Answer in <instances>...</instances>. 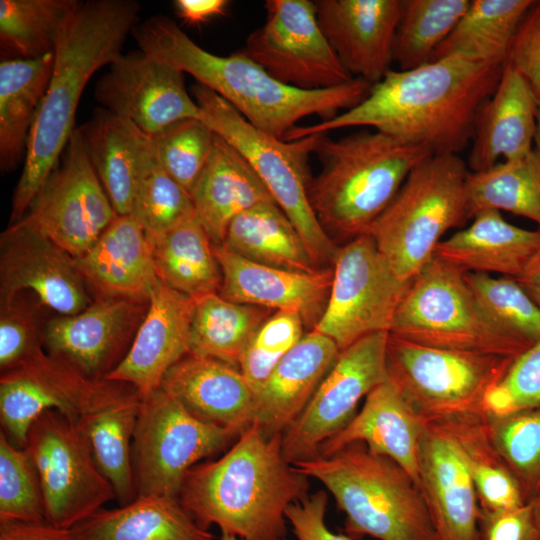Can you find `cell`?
<instances>
[{"label":"cell","instance_id":"obj_1","mask_svg":"<svg viewBox=\"0 0 540 540\" xmlns=\"http://www.w3.org/2000/svg\"><path fill=\"white\" fill-rule=\"evenodd\" d=\"M503 66L446 57L411 70H390L350 110L318 124L296 126L284 137L369 126L433 155H458L470 143L482 105L494 92Z\"/></svg>","mask_w":540,"mask_h":540},{"label":"cell","instance_id":"obj_2","mask_svg":"<svg viewBox=\"0 0 540 540\" xmlns=\"http://www.w3.org/2000/svg\"><path fill=\"white\" fill-rule=\"evenodd\" d=\"M309 478L283 456L282 433L252 423L220 458L187 472L178 500L203 529L241 540L286 538L287 507L309 495Z\"/></svg>","mask_w":540,"mask_h":540},{"label":"cell","instance_id":"obj_3","mask_svg":"<svg viewBox=\"0 0 540 540\" xmlns=\"http://www.w3.org/2000/svg\"><path fill=\"white\" fill-rule=\"evenodd\" d=\"M145 55L193 76L215 92L255 128L279 139L306 117L329 120L339 110H350L370 93L372 84L361 78L323 90H301L285 85L239 50L218 56L196 44L173 20L155 16L132 32Z\"/></svg>","mask_w":540,"mask_h":540},{"label":"cell","instance_id":"obj_4","mask_svg":"<svg viewBox=\"0 0 540 540\" xmlns=\"http://www.w3.org/2000/svg\"><path fill=\"white\" fill-rule=\"evenodd\" d=\"M141 10L134 0L79 3L55 52L51 78L32 124L10 224L23 218L60 160L75 128L81 95L93 74L121 55Z\"/></svg>","mask_w":540,"mask_h":540},{"label":"cell","instance_id":"obj_5","mask_svg":"<svg viewBox=\"0 0 540 540\" xmlns=\"http://www.w3.org/2000/svg\"><path fill=\"white\" fill-rule=\"evenodd\" d=\"M322 169L309 186L324 231L348 241L368 234L409 173L432 152L374 130L338 139L319 134L314 152Z\"/></svg>","mask_w":540,"mask_h":540},{"label":"cell","instance_id":"obj_6","mask_svg":"<svg viewBox=\"0 0 540 540\" xmlns=\"http://www.w3.org/2000/svg\"><path fill=\"white\" fill-rule=\"evenodd\" d=\"M321 482L345 514L344 532L357 540H436L421 490L396 462L363 442L292 464Z\"/></svg>","mask_w":540,"mask_h":540},{"label":"cell","instance_id":"obj_7","mask_svg":"<svg viewBox=\"0 0 540 540\" xmlns=\"http://www.w3.org/2000/svg\"><path fill=\"white\" fill-rule=\"evenodd\" d=\"M467 163L431 155L407 176L368 234L393 273L410 281L433 257L442 236L472 218Z\"/></svg>","mask_w":540,"mask_h":540},{"label":"cell","instance_id":"obj_8","mask_svg":"<svg viewBox=\"0 0 540 540\" xmlns=\"http://www.w3.org/2000/svg\"><path fill=\"white\" fill-rule=\"evenodd\" d=\"M202 119L247 160L276 204L303 239L319 269L331 268L338 250L324 231L309 200V156L319 134L295 140L269 135L251 125L227 101L197 83L191 87Z\"/></svg>","mask_w":540,"mask_h":540},{"label":"cell","instance_id":"obj_9","mask_svg":"<svg viewBox=\"0 0 540 540\" xmlns=\"http://www.w3.org/2000/svg\"><path fill=\"white\" fill-rule=\"evenodd\" d=\"M389 333L425 346L511 358L530 347L499 327L464 273L436 255L411 280Z\"/></svg>","mask_w":540,"mask_h":540},{"label":"cell","instance_id":"obj_10","mask_svg":"<svg viewBox=\"0 0 540 540\" xmlns=\"http://www.w3.org/2000/svg\"><path fill=\"white\" fill-rule=\"evenodd\" d=\"M514 358L440 349L389 333L386 374L429 423L485 412V399Z\"/></svg>","mask_w":540,"mask_h":540},{"label":"cell","instance_id":"obj_11","mask_svg":"<svg viewBox=\"0 0 540 540\" xmlns=\"http://www.w3.org/2000/svg\"><path fill=\"white\" fill-rule=\"evenodd\" d=\"M240 434L196 418L162 388L142 396L132 441L137 496L178 499L189 469Z\"/></svg>","mask_w":540,"mask_h":540},{"label":"cell","instance_id":"obj_12","mask_svg":"<svg viewBox=\"0 0 540 540\" xmlns=\"http://www.w3.org/2000/svg\"><path fill=\"white\" fill-rule=\"evenodd\" d=\"M137 393L123 382L90 378L39 346L1 374L2 430L14 445L24 448L32 423L47 410L78 422Z\"/></svg>","mask_w":540,"mask_h":540},{"label":"cell","instance_id":"obj_13","mask_svg":"<svg viewBox=\"0 0 540 540\" xmlns=\"http://www.w3.org/2000/svg\"><path fill=\"white\" fill-rule=\"evenodd\" d=\"M24 449L40 480L48 522L71 529L116 499L78 422L47 410L32 423Z\"/></svg>","mask_w":540,"mask_h":540},{"label":"cell","instance_id":"obj_14","mask_svg":"<svg viewBox=\"0 0 540 540\" xmlns=\"http://www.w3.org/2000/svg\"><path fill=\"white\" fill-rule=\"evenodd\" d=\"M325 311L314 327L340 350L376 332H389L410 281L400 280L369 234L338 247Z\"/></svg>","mask_w":540,"mask_h":540},{"label":"cell","instance_id":"obj_15","mask_svg":"<svg viewBox=\"0 0 540 540\" xmlns=\"http://www.w3.org/2000/svg\"><path fill=\"white\" fill-rule=\"evenodd\" d=\"M264 24L239 51L279 82L301 90H323L351 82L318 23L314 1L267 0Z\"/></svg>","mask_w":540,"mask_h":540},{"label":"cell","instance_id":"obj_16","mask_svg":"<svg viewBox=\"0 0 540 540\" xmlns=\"http://www.w3.org/2000/svg\"><path fill=\"white\" fill-rule=\"evenodd\" d=\"M61 156L21 221L76 259L95 244L117 213L91 164L79 128Z\"/></svg>","mask_w":540,"mask_h":540},{"label":"cell","instance_id":"obj_17","mask_svg":"<svg viewBox=\"0 0 540 540\" xmlns=\"http://www.w3.org/2000/svg\"><path fill=\"white\" fill-rule=\"evenodd\" d=\"M388 335L372 333L340 350L304 410L282 433L283 456L290 464L316 457L355 416L359 401L387 380Z\"/></svg>","mask_w":540,"mask_h":540},{"label":"cell","instance_id":"obj_18","mask_svg":"<svg viewBox=\"0 0 540 540\" xmlns=\"http://www.w3.org/2000/svg\"><path fill=\"white\" fill-rule=\"evenodd\" d=\"M184 74L141 51L122 54L97 81L94 97L102 108L152 135L179 120L202 119Z\"/></svg>","mask_w":540,"mask_h":540},{"label":"cell","instance_id":"obj_19","mask_svg":"<svg viewBox=\"0 0 540 540\" xmlns=\"http://www.w3.org/2000/svg\"><path fill=\"white\" fill-rule=\"evenodd\" d=\"M74 259L39 231L19 220L0 238V308L32 290L42 304L61 315L86 309L91 299Z\"/></svg>","mask_w":540,"mask_h":540},{"label":"cell","instance_id":"obj_20","mask_svg":"<svg viewBox=\"0 0 540 540\" xmlns=\"http://www.w3.org/2000/svg\"><path fill=\"white\" fill-rule=\"evenodd\" d=\"M148 303L97 297L83 311L50 320L42 333L48 353L86 376L105 379L127 354Z\"/></svg>","mask_w":540,"mask_h":540},{"label":"cell","instance_id":"obj_21","mask_svg":"<svg viewBox=\"0 0 540 540\" xmlns=\"http://www.w3.org/2000/svg\"><path fill=\"white\" fill-rule=\"evenodd\" d=\"M318 23L345 69L374 85L393 61L403 0H315Z\"/></svg>","mask_w":540,"mask_h":540},{"label":"cell","instance_id":"obj_22","mask_svg":"<svg viewBox=\"0 0 540 540\" xmlns=\"http://www.w3.org/2000/svg\"><path fill=\"white\" fill-rule=\"evenodd\" d=\"M194 304L157 278L127 354L105 379L133 386L140 397L160 388L166 372L190 352Z\"/></svg>","mask_w":540,"mask_h":540},{"label":"cell","instance_id":"obj_23","mask_svg":"<svg viewBox=\"0 0 540 540\" xmlns=\"http://www.w3.org/2000/svg\"><path fill=\"white\" fill-rule=\"evenodd\" d=\"M222 281L223 299L270 310L298 313L311 330L321 319L330 294L333 268L305 273L249 261L213 244Z\"/></svg>","mask_w":540,"mask_h":540},{"label":"cell","instance_id":"obj_24","mask_svg":"<svg viewBox=\"0 0 540 540\" xmlns=\"http://www.w3.org/2000/svg\"><path fill=\"white\" fill-rule=\"evenodd\" d=\"M419 482L436 540H476L480 507L473 480L455 442L431 423L420 444Z\"/></svg>","mask_w":540,"mask_h":540},{"label":"cell","instance_id":"obj_25","mask_svg":"<svg viewBox=\"0 0 540 540\" xmlns=\"http://www.w3.org/2000/svg\"><path fill=\"white\" fill-rule=\"evenodd\" d=\"M427 423L388 380L366 397L361 410L338 433L325 441L317 456H328L353 442L400 465L420 489L419 452Z\"/></svg>","mask_w":540,"mask_h":540},{"label":"cell","instance_id":"obj_26","mask_svg":"<svg viewBox=\"0 0 540 540\" xmlns=\"http://www.w3.org/2000/svg\"><path fill=\"white\" fill-rule=\"evenodd\" d=\"M160 388L204 422L239 433L253 423L254 392L238 368L222 361L189 353L166 372Z\"/></svg>","mask_w":540,"mask_h":540},{"label":"cell","instance_id":"obj_27","mask_svg":"<svg viewBox=\"0 0 540 540\" xmlns=\"http://www.w3.org/2000/svg\"><path fill=\"white\" fill-rule=\"evenodd\" d=\"M539 102L527 81L509 64L480 108L467 166L470 172L487 170L498 163L519 158L534 147Z\"/></svg>","mask_w":540,"mask_h":540},{"label":"cell","instance_id":"obj_28","mask_svg":"<svg viewBox=\"0 0 540 540\" xmlns=\"http://www.w3.org/2000/svg\"><path fill=\"white\" fill-rule=\"evenodd\" d=\"M75 266L97 297L148 303L157 280L152 246L131 215H117Z\"/></svg>","mask_w":540,"mask_h":540},{"label":"cell","instance_id":"obj_29","mask_svg":"<svg viewBox=\"0 0 540 540\" xmlns=\"http://www.w3.org/2000/svg\"><path fill=\"white\" fill-rule=\"evenodd\" d=\"M340 349L328 336L310 330L281 359L255 396L253 423L272 437L304 410Z\"/></svg>","mask_w":540,"mask_h":540},{"label":"cell","instance_id":"obj_30","mask_svg":"<svg viewBox=\"0 0 540 540\" xmlns=\"http://www.w3.org/2000/svg\"><path fill=\"white\" fill-rule=\"evenodd\" d=\"M190 195L198 219L216 245L222 244L238 215L274 201L247 160L216 133L209 158Z\"/></svg>","mask_w":540,"mask_h":540},{"label":"cell","instance_id":"obj_31","mask_svg":"<svg viewBox=\"0 0 540 540\" xmlns=\"http://www.w3.org/2000/svg\"><path fill=\"white\" fill-rule=\"evenodd\" d=\"M472 224L437 245L434 255L463 273H497L517 278L540 247V229L507 222L500 211L474 213Z\"/></svg>","mask_w":540,"mask_h":540},{"label":"cell","instance_id":"obj_32","mask_svg":"<svg viewBox=\"0 0 540 540\" xmlns=\"http://www.w3.org/2000/svg\"><path fill=\"white\" fill-rule=\"evenodd\" d=\"M91 164L117 215H130L149 136L105 108L78 127Z\"/></svg>","mask_w":540,"mask_h":540},{"label":"cell","instance_id":"obj_33","mask_svg":"<svg viewBox=\"0 0 540 540\" xmlns=\"http://www.w3.org/2000/svg\"><path fill=\"white\" fill-rule=\"evenodd\" d=\"M77 540H215L177 498L137 496L113 509H101L72 528Z\"/></svg>","mask_w":540,"mask_h":540},{"label":"cell","instance_id":"obj_34","mask_svg":"<svg viewBox=\"0 0 540 540\" xmlns=\"http://www.w3.org/2000/svg\"><path fill=\"white\" fill-rule=\"evenodd\" d=\"M54 53L36 59L0 63V169L15 170L25 161L29 133L47 90Z\"/></svg>","mask_w":540,"mask_h":540},{"label":"cell","instance_id":"obj_35","mask_svg":"<svg viewBox=\"0 0 540 540\" xmlns=\"http://www.w3.org/2000/svg\"><path fill=\"white\" fill-rule=\"evenodd\" d=\"M249 261L297 272L314 273V263L303 239L275 201L258 204L238 215L221 244Z\"/></svg>","mask_w":540,"mask_h":540},{"label":"cell","instance_id":"obj_36","mask_svg":"<svg viewBox=\"0 0 540 540\" xmlns=\"http://www.w3.org/2000/svg\"><path fill=\"white\" fill-rule=\"evenodd\" d=\"M148 240L157 278L166 285L195 300L219 292L213 242L197 215Z\"/></svg>","mask_w":540,"mask_h":540},{"label":"cell","instance_id":"obj_37","mask_svg":"<svg viewBox=\"0 0 540 540\" xmlns=\"http://www.w3.org/2000/svg\"><path fill=\"white\" fill-rule=\"evenodd\" d=\"M534 0H471L432 60L459 57L504 66L512 40Z\"/></svg>","mask_w":540,"mask_h":540},{"label":"cell","instance_id":"obj_38","mask_svg":"<svg viewBox=\"0 0 540 540\" xmlns=\"http://www.w3.org/2000/svg\"><path fill=\"white\" fill-rule=\"evenodd\" d=\"M431 424L443 429L457 445L473 480L480 509L508 510L527 503L493 443L486 413Z\"/></svg>","mask_w":540,"mask_h":540},{"label":"cell","instance_id":"obj_39","mask_svg":"<svg viewBox=\"0 0 540 540\" xmlns=\"http://www.w3.org/2000/svg\"><path fill=\"white\" fill-rule=\"evenodd\" d=\"M271 315L270 309L230 302L218 293L198 298L191 318L189 353L238 368L245 350Z\"/></svg>","mask_w":540,"mask_h":540},{"label":"cell","instance_id":"obj_40","mask_svg":"<svg viewBox=\"0 0 540 540\" xmlns=\"http://www.w3.org/2000/svg\"><path fill=\"white\" fill-rule=\"evenodd\" d=\"M141 397L139 393L78 421L95 461L111 483L120 506L137 497L132 464V441Z\"/></svg>","mask_w":540,"mask_h":540},{"label":"cell","instance_id":"obj_41","mask_svg":"<svg viewBox=\"0 0 540 540\" xmlns=\"http://www.w3.org/2000/svg\"><path fill=\"white\" fill-rule=\"evenodd\" d=\"M80 1L1 0L2 60L36 59L52 54Z\"/></svg>","mask_w":540,"mask_h":540},{"label":"cell","instance_id":"obj_42","mask_svg":"<svg viewBox=\"0 0 540 540\" xmlns=\"http://www.w3.org/2000/svg\"><path fill=\"white\" fill-rule=\"evenodd\" d=\"M468 194L471 215L483 209L508 211L540 227V152L533 148L519 158L470 172Z\"/></svg>","mask_w":540,"mask_h":540},{"label":"cell","instance_id":"obj_43","mask_svg":"<svg viewBox=\"0 0 540 540\" xmlns=\"http://www.w3.org/2000/svg\"><path fill=\"white\" fill-rule=\"evenodd\" d=\"M471 0H403L393 61L399 70H411L432 60L469 7Z\"/></svg>","mask_w":540,"mask_h":540},{"label":"cell","instance_id":"obj_44","mask_svg":"<svg viewBox=\"0 0 540 540\" xmlns=\"http://www.w3.org/2000/svg\"><path fill=\"white\" fill-rule=\"evenodd\" d=\"M148 239L196 215L190 193L160 165L150 138L143 151L130 214Z\"/></svg>","mask_w":540,"mask_h":540},{"label":"cell","instance_id":"obj_45","mask_svg":"<svg viewBox=\"0 0 540 540\" xmlns=\"http://www.w3.org/2000/svg\"><path fill=\"white\" fill-rule=\"evenodd\" d=\"M483 311L502 329L532 345L540 338V307L514 277L464 273Z\"/></svg>","mask_w":540,"mask_h":540},{"label":"cell","instance_id":"obj_46","mask_svg":"<svg viewBox=\"0 0 540 540\" xmlns=\"http://www.w3.org/2000/svg\"><path fill=\"white\" fill-rule=\"evenodd\" d=\"M493 443L526 501L540 492V407L502 417L487 414Z\"/></svg>","mask_w":540,"mask_h":540},{"label":"cell","instance_id":"obj_47","mask_svg":"<svg viewBox=\"0 0 540 540\" xmlns=\"http://www.w3.org/2000/svg\"><path fill=\"white\" fill-rule=\"evenodd\" d=\"M148 136L162 168L190 193L209 158L215 132L203 120L188 118Z\"/></svg>","mask_w":540,"mask_h":540},{"label":"cell","instance_id":"obj_48","mask_svg":"<svg viewBox=\"0 0 540 540\" xmlns=\"http://www.w3.org/2000/svg\"><path fill=\"white\" fill-rule=\"evenodd\" d=\"M0 520L46 521L42 489L24 448L0 432Z\"/></svg>","mask_w":540,"mask_h":540},{"label":"cell","instance_id":"obj_49","mask_svg":"<svg viewBox=\"0 0 540 540\" xmlns=\"http://www.w3.org/2000/svg\"><path fill=\"white\" fill-rule=\"evenodd\" d=\"M304 323L293 311H276L245 350L239 370L256 396L281 359L301 340Z\"/></svg>","mask_w":540,"mask_h":540},{"label":"cell","instance_id":"obj_50","mask_svg":"<svg viewBox=\"0 0 540 540\" xmlns=\"http://www.w3.org/2000/svg\"><path fill=\"white\" fill-rule=\"evenodd\" d=\"M484 407L494 417L540 407V338L514 358L503 379L488 393Z\"/></svg>","mask_w":540,"mask_h":540},{"label":"cell","instance_id":"obj_51","mask_svg":"<svg viewBox=\"0 0 540 540\" xmlns=\"http://www.w3.org/2000/svg\"><path fill=\"white\" fill-rule=\"evenodd\" d=\"M505 64L527 81L540 106V0L533 1L521 20Z\"/></svg>","mask_w":540,"mask_h":540},{"label":"cell","instance_id":"obj_52","mask_svg":"<svg viewBox=\"0 0 540 540\" xmlns=\"http://www.w3.org/2000/svg\"><path fill=\"white\" fill-rule=\"evenodd\" d=\"M41 346L34 318L28 311L13 304L1 308L0 367L7 371L18 365Z\"/></svg>","mask_w":540,"mask_h":540},{"label":"cell","instance_id":"obj_53","mask_svg":"<svg viewBox=\"0 0 540 540\" xmlns=\"http://www.w3.org/2000/svg\"><path fill=\"white\" fill-rule=\"evenodd\" d=\"M327 504V492L319 490L287 507L285 517L298 540H355L343 533H334L327 527Z\"/></svg>","mask_w":540,"mask_h":540},{"label":"cell","instance_id":"obj_54","mask_svg":"<svg viewBox=\"0 0 540 540\" xmlns=\"http://www.w3.org/2000/svg\"><path fill=\"white\" fill-rule=\"evenodd\" d=\"M534 538L535 529L530 502L508 510L480 509L476 540H534Z\"/></svg>","mask_w":540,"mask_h":540},{"label":"cell","instance_id":"obj_55","mask_svg":"<svg viewBox=\"0 0 540 540\" xmlns=\"http://www.w3.org/2000/svg\"><path fill=\"white\" fill-rule=\"evenodd\" d=\"M0 540H77L72 528L50 522L0 520Z\"/></svg>","mask_w":540,"mask_h":540},{"label":"cell","instance_id":"obj_56","mask_svg":"<svg viewBox=\"0 0 540 540\" xmlns=\"http://www.w3.org/2000/svg\"><path fill=\"white\" fill-rule=\"evenodd\" d=\"M227 0H176L177 16L186 24L200 25L225 13Z\"/></svg>","mask_w":540,"mask_h":540},{"label":"cell","instance_id":"obj_57","mask_svg":"<svg viewBox=\"0 0 540 540\" xmlns=\"http://www.w3.org/2000/svg\"><path fill=\"white\" fill-rule=\"evenodd\" d=\"M516 279L540 307V247Z\"/></svg>","mask_w":540,"mask_h":540},{"label":"cell","instance_id":"obj_58","mask_svg":"<svg viewBox=\"0 0 540 540\" xmlns=\"http://www.w3.org/2000/svg\"><path fill=\"white\" fill-rule=\"evenodd\" d=\"M532 505L533 522L535 529L534 540H540V492L530 501Z\"/></svg>","mask_w":540,"mask_h":540},{"label":"cell","instance_id":"obj_59","mask_svg":"<svg viewBox=\"0 0 540 540\" xmlns=\"http://www.w3.org/2000/svg\"><path fill=\"white\" fill-rule=\"evenodd\" d=\"M534 144H535L534 148L540 152V106H539L537 117H536V131H535V137H534Z\"/></svg>","mask_w":540,"mask_h":540},{"label":"cell","instance_id":"obj_60","mask_svg":"<svg viewBox=\"0 0 540 540\" xmlns=\"http://www.w3.org/2000/svg\"><path fill=\"white\" fill-rule=\"evenodd\" d=\"M221 540H241V539H239L238 537L233 536V535H229V534H226V533H221Z\"/></svg>","mask_w":540,"mask_h":540},{"label":"cell","instance_id":"obj_61","mask_svg":"<svg viewBox=\"0 0 540 540\" xmlns=\"http://www.w3.org/2000/svg\"><path fill=\"white\" fill-rule=\"evenodd\" d=\"M283 540H286V538H285V539H283Z\"/></svg>","mask_w":540,"mask_h":540}]
</instances>
